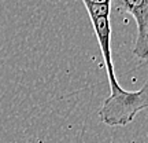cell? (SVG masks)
<instances>
[{"instance_id": "cell-1", "label": "cell", "mask_w": 148, "mask_h": 143, "mask_svg": "<svg viewBox=\"0 0 148 143\" xmlns=\"http://www.w3.org/2000/svg\"><path fill=\"white\" fill-rule=\"evenodd\" d=\"M143 109H148V80L137 91L123 90L115 81L110 83V96L103 102L99 117L108 127H125Z\"/></svg>"}, {"instance_id": "cell-4", "label": "cell", "mask_w": 148, "mask_h": 143, "mask_svg": "<svg viewBox=\"0 0 148 143\" xmlns=\"http://www.w3.org/2000/svg\"><path fill=\"white\" fill-rule=\"evenodd\" d=\"M82 4L89 14V18L92 17H110L111 14V0H104V1H93V0H84Z\"/></svg>"}, {"instance_id": "cell-3", "label": "cell", "mask_w": 148, "mask_h": 143, "mask_svg": "<svg viewBox=\"0 0 148 143\" xmlns=\"http://www.w3.org/2000/svg\"><path fill=\"white\" fill-rule=\"evenodd\" d=\"M92 26L95 30V36L97 39L99 47H100L104 66L108 76V83L118 81L114 72V64H112V54H111V23L110 17H92L90 18Z\"/></svg>"}, {"instance_id": "cell-2", "label": "cell", "mask_w": 148, "mask_h": 143, "mask_svg": "<svg viewBox=\"0 0 148 143\" xmlns=\"http://www.w3.org/2000/svg\"><path fill=\"white\" fill-rule=\"evenodd\" d=\"M119 4L136 19L137 37L133 54L140 59H148V0H122Z\"/></svg>"}]
</instances>
